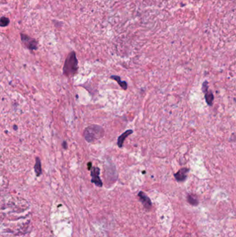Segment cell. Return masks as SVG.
Wrapping results in <instances>:
<instances>
[{"label": "cell", "instance_id": "obj_1", "mask_svg": "<svg viewBox=\"0 0 236 237\" xmlns=\"http://www.w3.org/2000/svg\"><path fill=\"white\" fill-rule=\"evenodd\" d=\"M104 134V129L102 127L98 125H92L85 128L83 136L87 142L92 143L102 138Z\"/></svg>", "mask_w": 236, "mask_h": 237}, {"label": "cell", "instance_id": "obj_2", "mask_svg": "<svg viewBox=\"0 0 236 237\" xmlns=\"http://www.w3.org/2000/svg\"><path fill=\"white\" fill-rule=\"evenodd\" d=\"M78 59L76 58V53L72 51L67 55L65 60L63 67V73L66 76H71L76 74L78 71Z\"/></svg>", "mask_w": 236, "mask_h": 237}, {"label": "cell", "instance_id": "obj_3", "mask_svg": "<svg viewBox=\"0 0 236 237\" xmlns=\"http://www.w3.org/2000/svg\"><path fill=\"white\" fill-rule=\"evenodd\" d=\"M21 40L24 45L30 50L33 51L37 49V43L34 39L31 38L27 35L21 34Z\"/></svg>", "mask_w": 236, "mask_h": 237}, {"label": "cell", "instance_id": "obj_4", "mask_svg": "<svg viewBox=\"0 0 236 237\" xmlns=\"http://www.w3.org/2000/svg\"><path fill=\"white\" fill-rule=\"evenodd\" d=\"M100 169L98 167H93L91 169V176H92V182L94 183L97 187H101L103 186V182L101 181L100 177Z\"/></svg>", "mask_w": 236, "mask_h": 237}, {"label": "cell", "instance_id": "obj_5", "mask_svg": "<svg viewBox=\"0 0 236 237\" xmlns=\"http://www.w3.org/2000/svg\"><path fill=\"white\" fill-rule=\"evenodd\" d=\"M206 84H207V82H205L204 83L203 88H202V89H203L204 92L205 93V99L206 103H207L209 105H213L214 99L213 94V93L211 92V91L209 90V87H208V85Z\"/></svg>", "mask_w": 236, "mask_h": 237}, {"label": "cell", "instance_id": "obj_6", "mask_svg": "<svg viewBox=\"0 0 236 237\" xmlns=\"http://www.w3.org/2000/svg\"><path fill=\"white\" fill-rule=\"evenodd\" d=\"M138 197H139L140 200L141 201V202L143 205V206L148 210H150V208L152 207V202L150 199L148 198V196L145 194V193L140 192L139 194H138Z\"/></svg>", "mask_w": 236, "mask_h": 237}, {"label": "cell", "instance_id": "obj_7", "mask_svg": "<svg viewBox=\"0 0 236 237\" xmlns=\"http://www.w3.org/2000/svg\"><path fill=\"white\" fill-rule=\"evenodd\" d=\"M188 169L186 168H183L178 171L176 174H174V177H175L176 180L179 182H183L186 180V177H187V173L188 172Z\"/></svg>", "mask_w": 236, "mask_h": 237}, {"label": "cell", "instance_id": "obj_8", "mask_svg": "<svg viewBox=\"0 0 236 237\" xmlns=\"http://www.w3.org/2000/svg\"><path fill=\"white\" fill-rule=\"evenodd\" d=\"M132 133H133V130H128L118 137V141H117V145H118V146L119 147V148H122V147L123 146V143L125 139H126L129 135L132 134Z\"/></svg>", "mask_w": 236, "mask_h": 237}, {"label": "cell", "instance_id": "obj_9", "mask_svg": "<svg viewBox=\"0 0 236 237\" xmlns=\"http://www.w3.org/2000/svg\"><path fill=\"white\" fill-rule=\"evenodd\" d=\"M34 171L37 176H39L42 174V165L39 157H37L35 159V164L34 166Z\"/></svg>", "mask_w": 236, "mask_h": 237}, {"label": "cell", "instance_id": "obj_10", "mask_svg": "<svg viewBox=\"0 0 236 237\" xmlns=\"http://www.w3.org/2000/svg\"><path fill=\"white\" fill-rule=\"evenodd\" d=\"M111 79H113V80L117 81L118 83V85H119L120 86L124 89V90H126V89H128V83H127L126 81H123L121 79L120 76H116V75L111 76Z\"/></svg>", "mask_w": 236, "mask_h": 237}, {"label": "cell", "instance_id": "obj_11", "mask_svg": "<svg viewBox=\"0 0 236 237\" xmlns=\"http://www.w3.org/2000/svg\"><path fill=\"white\" fill-rule=\"evenodd\" d=\"M187 200H188V202L192 205H197L198 203H199L197 197L195 195H193V194L188 195L187 197Z\"/></svg>", "mask_w": 236, "mask_h": 237}, {"label": "cell", "instance_id": "obj_12", "mask_svg": "<svg viewBox=\"0 0 236 237\" xmlns=\"http://www.w3.org/2000/svg\"><path fill=\"white\" fill-rule=\"evenodd\" d=\"M9 22H10L9 19L7 18V17H2L1 18V27H6V26L9 24Z\"/></svg>", "mask_w": 236, "mask_h": 237}, {"label": "cell", "instance_id": "obj_13", "mask_svg": "<svg viewBox=\"0 0 236 237\" xmlns=\"http://www.w3.org/2000/svg\"><path fill=\"white\" fill-rule=\"evenodd\" d=\"M62 146H63V148H65L66 149L67 148V142L66 141H63V143H62Z\"/></svg>", "mask_w": 236, "mask_h": 237}, {"label": "cell", "instance_id": "obj_14", "mask_svg": "<svg viewBox=\"0 0 236 237\" xmlns=\"http://www.w3.org/2000/svg\"><path fill=\"white\" fill-rule=\"evenodd\" d=\"M87 166H88V169H92V168H91V167H92V163L89 162L88 165H87Z\"/></svg>", "mask_w": 236, "mask_h": 237}]
</instances>
